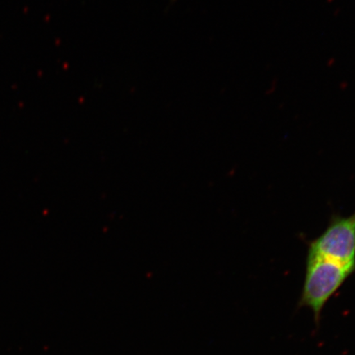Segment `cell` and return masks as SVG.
Returning <instances> with one entry per match:
<instances>
[{
    "label": "cell",
    "instance_id": "1",
    "mask_svg": "<svg viewBox=\"0 0 355 355\" xmlns=\"http://www.w3.org/2000/svg\"><path fill=\"white\" fill-rule=\"evenodd\" d=\"M354 272L352 266L308 255L300 305L312 310L315 322L318 324L327 302Z\"/></svg>",
    "mask_w": 355,
    "mask_h": 355
},
{
    "label": "cell",
    "instance_id": "2",
    "mask_svg": "<svg viewBox=\"0 0 355 355\" xmlns=\"http://www.w3.org/2000/svg\"><path fill=\"white\" fill-rule=\"evenodd\" d=\"M308 255L355 268V212L346 217L333 216L325 232L310 243Z\"/></svg>",
    "mask_w": 355,
    "mask_h": 355
}]
</instances>
